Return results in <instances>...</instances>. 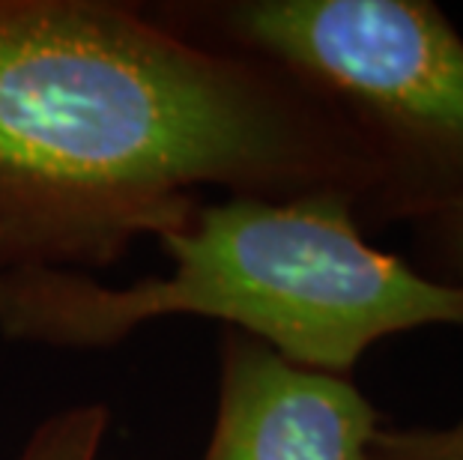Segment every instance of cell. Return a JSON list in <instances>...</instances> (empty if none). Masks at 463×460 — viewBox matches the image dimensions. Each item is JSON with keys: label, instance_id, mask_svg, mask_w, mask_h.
Returning a JSON list of instances; mask_svg holds the SVG:
<instances>
[{"label": "cell", "instance_id": "cell-1", "mask_svg": "<svg viewBox=\"0 0 463 460\" xmlns=\"http://www.w3.org/2000/svg\"><path fill=\"white\" fill-rule=\"evenodd\" d=\"M206 189L347 194L364 224L380 171L299 81L150 4L0 0V272L114 267Z\"/></svg>", "mask_w": 463, "mask_h": 460}, {"label": "cell", "instance_id": "cell-2", "mask_svg": "<svg viewBox=\"0 0 463 460\" xmlns=\"http://www.w3.org/2000/svg\"><path fill=\"white\" fill-rule=\"evenodd\" d=\"M156 242L171 269L132 284L75 269L0 272V335L84 353L159 317H203L299 368L347 377L380 338L463 326V281L373 249L347 194L203 201Z\"/></svg>", "mask_w": 463, "mask_h": 460}, {"label": "cell", "instance_id": "cell-3", "mask_svg": "<svg viewBox=\"0 0 463 460\" xmlns=\"http://www.w3.org/2000/svg\"><path fill=\"white\" fill-rule=\"evenodd\" d=\"M176 33L269 63L323 99L371 153L364 224H416L463 201V39L428 0L150 4Z\"/></svg>", "mask_w": 463, "mask_h": 460}, {"label": "cell", "instance_id": "cell-4", "mask_svg": "<svg viewBox=\"0 0 463 460\" xmlns=\"http://www.w3.org/2000/svg\"><path fill=\"white\" fill-rule=\"evenodd\" d=\"M380 413L347 377L281 359L224 329L219 404L201 460H364Z\"/></svg>", "mask_w": 463, "mask_h": 460}, {"label": "cell", "instance_id": "cell-5", "mask_svg": "<svg viewBox=\"0 0 463 460\" xmlns=\"http://www.w3.org/2000/svg\"><path fill=\"white\" fill-rule=\"evenodd\" d=\"M111 413L105 404H75L43 418L15 460H99Z\"/></svg>", "mask_w": 463, "mask_h": 460}, {"label": "cell", "instance_id": "cell-6", "mask_svg": "<svg viewBox=\"0 0 463 460\" xmlns=\"http://www.w3.org/2000/svg\"><path fill=\"white\" fill-rule=\"evenodd\" d=\"M364 460H463V422L451 427H380Z\"/></svg>", "mask_w": 463, "mask_h": 460}, {"label": "cell", "instance_id": "cell-7", "mask_svg": "<svg viewBox=\"0 0 463 460\" xmlns=\"http://www.w3.org/2000/svg\"><path fill=\"white\" fill-rule=\"evenodd\" d=\"M412 228L425 260L439 272V281H463V201L425 215Z\"/></svg>", "mask_w": 463, "mask_h": 460}]
</instances>
